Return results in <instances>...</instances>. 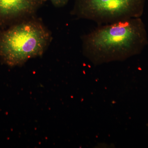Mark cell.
I'll return each mask as SVG.
<instances>
[{
	"label": "cell",
	"mask_w": 148,
	"mask_h": 148,
	"mask_svg": "<svg viewBox=\"0 0 148 148\" xmlns=\"http://www.w3.org/2000/svg\"><path fill=\"white\" fill-rule=\"evenodd\" d=\"M82 41L84 54L96 65L138 55L148 44L145 25L141 18L99 25L84 35Z\"/></svg>",
	"instance_id": "1"
},
{
	"label": "cell",
	"mask_w": 148,
	"mask_h": 148,
	"mask_svg": "<svg viewBox=\"0 0 148 148\" xmlns=\"http://www.w3.org/2000/svg\"><path fill=\"white\" fill-rule=\"evenodd\" d=\"M47 1L0 0V26H10L34 16Z\"/></svg>",
	"instance_id": "4"
},
{
	"label": "cell",
	"mask_w": 148,
	"mask_h": 148,
	"mask_svg": "<svg viewBox=\"0 0 148 148\" xmlns=\"http://www.w3.org/2000/svg\"><path fill=\"white\" fill-rule=\"evenodd\" d=\"M51 35L34 16L0 31V58L10 66H20L29 59L41 56L51 41Z\"/></svg>",
	"instance_id": "2"
},
{
	"label": "cell",
	"mask_w": 148,
	"mask_h": 148,
	"mask_svg": "<svg viewBox=\"0 0 148 148\" xmlns=\"http://www.w3.org/2000/svg\"><path fill=\"white\" fill-rule=\"evenodd\" d=\"M51 3L55 7L57 8H61L66 5L69 0H49Z\"/></svg>",
	"instance_id": "5"
},
{
	"label": "cell",
	"mask_w": 148,
	"mask_h": 148,
	"mask_svg": "<svg viewBox=\"0 0 148 148\" xmlns=\"http://www.w3.org/2000/svg\"><path fill=\"white\" fill-rule=\"evenodd\" d=\"M146 0H75L72 15L99 25L141 18Z\"/></svg>",
	"instance_id": "3"
}]
</instances>
